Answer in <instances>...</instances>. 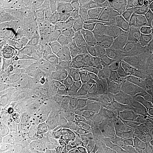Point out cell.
Returning <instances> with one entry per match:
<instances>
[{
  "instance_id": "9a60e30c",
  "label": "cell",
  "mask_w": 153,
  "mask_h": 153,
  "mask_svg": "<svg viewBox=\"0 0 153 153\" xmlns=\"http://www.w3.org/2000/svg\"><path fill=\"white\" fill-rule=\"evenodd\" d=\"M124 22L131 33H133L143 27L140 1H124Z\"/></svg>"
},
{
  "instance_id": "7a4b0ae2",
  "label": "cell",
  "mask_w": 153,
  "mask_h": 153,
  "mask_svg": "<svg viewBox=\"0 0 153 153\" xmlns=\"http://www.w3.org/2000/svg\"><path fill=\"white\" fill-rule=\"evenodd\" d=\"M111 29L112 26L102 22H98L88 27L89 48L97 58L106 55L111 50Z\"/></svg>"
},
{
  "instance_id": "8fae6325",
  "label": "cell",
  "mask_w": 153,
  "mask_h": 153,
  "mask_svg": "<svg viewBox=\"0 0 153 153\" xmlns=\"http://www.w3.org/2000/svg\"><path fill=\"white\" fill-rule=\"evenodd\" d=\"M131 33L128 29L125 22L121 21L112 26L111 51L126 58V48Z\"/></svg>"
},
{
  "instance_id": "ba28073f",
  "label": "cell",
  "mask_w": 153,
  "mask_h": 153,
  "mask_svg": "<svg viewBox=\"0 0 153 153\" xmlns=\"http://www.w3.org/2000/svg\"><path fill=\"white\" fill-rule=\"evenodd\" d=\"M99 97L100 91L88 89L73 101L67 113L79 117H87L98 108Z\"/></svg>"
},
{
  "instance_id": "44dd1931",
  "label": "cell",
  "mask_w": 153,
  "mask_h": 153,
  "mask_svg": "<svg viewBox=\"0 0 153 153\" xmlns=\"http://www.w3.org/2000/svg\"><path fill=\"white\" fill-rule=\"evenodd\" d=\"M6 150L7 153H32L30 147H15L11 146L6 143Z\"/></svg>"
},
{
  "instance_id": "2e32d148",
  "label": "cell",
  "mask_w": 153,
  "mask_h": 153,
  "mask_svg": "<svg viewBox=\"0 0 153 153\" xmlns=\"http://www.w3.org/2000/svg\"><path fill=\"white\" fill-rule=\"evenodd\" d=\"M146 54V40L143 28L131 33L127 48L126 58L137 62L141 57Z\"/></svg>"
},
{
  "instance_id": "7c38bea8",
  "label": "cell",
  "mask_w": 153,
  "mask_h": 153,
  "mask_svg": "<svg viewBox=\"0 0 153 153\" xmlns=\"http://www.w3.org/2000/svg\"><path fill=\"white\" fill-rule=\"evenodd\" d=\"M38 100L43 101L57 118L68 112L74 101L68 94L60 91H57L48 96L45 98Z\"/></svg>"
},
{
  "instance_id": "ffe728a7",
  "label": "cell",
  "mask_w": 153,
  "mask_h": 153,
  "mask_svg": "<svg viewBox=\"0 0 153 153\" xmlns=\"http://www.w3.org/2000/svg\"><path fill=\"white\" fill-rule=\"evenodd\" d=\"M43 153H94L85 149H57L50 150L48 149Z\"/></svg>"
},
{
  "instance_id": "5b68a950",
  "label": "cell",
  "mask_w": 153,
  "mask_h": 153,
  "mask_svg": "<svg viewBox=\"0 0 153 153\" xmlns=\"http://www.w3.org/2000/svg\"><path fill=\"white\" fill-rule=\"evenodd\" d=\"M86 125L87 117H79L66 113L48 128L55 133L78 141Z\"/></svg>"
},
{
  "instance_id": "4fadbf2b",
  "label": "cell",
  "mask_w": 153,
  "mask_h": 153,
  "mask_svg": "<svg viewBox=\"0 0 153 153\" xmlns=\"http://www.w3.org/2000/svg\"><path fill=\"white\" fill-rule=\"evenodd\" d=\"M111 1H85L79 8L81 19L88 24L93 25L99 22L108 7Z\"/></svg>"
},
{
  "instance_id": "cb8c5ba5",
  "label": "cell",
  "mask_w": 153,
  "mask_h": 153,
  "mask_svg": "<svg viewBox=\"0 0 153 153\" xmlns=\"http://www.w3.org/2000/svg\"><path fill=\"white\" fill-rule=\"evenodd\" d=\"M95 153H119L116 150H114V149L109 148L106 146H101L98 150Z\"/></svg>"
},
{
  "instance_id": "9c48e42d",
  "label": "cell",
  "mask_w": 153,
  "mask_h": 153,
  "mask_svg": "<svg viewBox=\"0 0 153 153\" xmlns=\"http://www.w3.org/2000/svg\"><path fill=\"white\" fill-rule=\"evenodd\" d=\"M131 132L128 120L122 111L111 115L110 125L105 139V146L111 148L116 140Z\"/></svg>"
},
{
  "instance_id": "7402d4cb",
  "label": "cell",
  "mask_w": 153,
  "mask_h": 153,
  "mask_svg": "<svg viewBox=\"0 0 153 153\" xmlns=\"http://www.w3.org/2000/svg\"><path fill=\"white\" fill-rule=\"evenodd\" d=\"M143 103L153 113V87L148 91L143 99Z\"/></svg>"
},
{
  "instance_id": "30bf717a",
  "label": "cell",
  "mask_w": 153,
  "mask_h": 153,
  "mask_svg": "<svg viewBox=\"0 0 153 153\" xmlns=\"http://www.w3.org/2000/svg\"><path fill=\"white\" fill-rule=\"evenodd\" d=\"M111 148L119 153H148L145 143L133 132L116 140Z\"/></svg>"
},
{
  "instance_id": "e0dca14e",
  "label": "cell",
  "mask_w": 153,
  "mask_h": 153,
  "mask_svg": "<svg viewBox=\"0 0 153 153\" xmlns=\"http://www.w3.org/2000/svg\"><path fill=\"white\" fill-rule=\"evenodd\" d=\"M143 19V30L147 36H153V1H140Z\"/></svg>"
},
{
  "instance_id": "ac0fdd59",
  "label": "cell",
  "mask_w": 153,
  "mask_h": 153,
  "mask_svg": "<svg viewBox=\"0 0 153 153\" xmlns=\"http://www.w3.org/2000/svg\"><path fill=\"white\" fill-rule=\"evenodd\" d=\"M137 74L153 78V54L147 53L137 61Z\"/></svg>"
},
{
  "instance_id": "6da1fadb",
  "label": "cell",
  "mask_w": 153,
  "mask_h": 153,
  "mask_svg": "<svg viewBox=\"0 0 153 153\" xmlns=\"http://www.w3.org/2000/svg\"><path fill=\"white\" fill-rule=\"evenodd\" d=\"M1 123L4 142L15 147L33 148L43 139L45 130V126L20 110L14 111Z\"/></svg>"
},
{
  "instance_id": "52a82bcc",
  "label": "cell",
  "mask_w": 153,
  "mask_h": 153,
  "mask_svg": "<svg viewBox=\"0 0 153 153\" xmlns=\"http://www.w3.org/2000/svg\"><path fill=\"white\" fill-rule=\"evenodd\" d=\"M19 110L31 116L38 123L45 127L52 125L57 119V116L43 101L33 97L20 99Z\"/></svg>"
},
{
  "instance_id": "3957f363",
  "label": "cell",
  "mask_w": 153,
  "mask_h": 153,
  "mask_svg": "<svg viewBox=\"0 0 153 153\" xmlns=\"http://www.w3.org/2000/svg\"><path fill=\"white\" fill-rule=\"evenodd\" d=\"M8 71V70H7ZM7 84L14 94L20 97V99L32 97L38 87L35 75L29 70L19 68L7 72Z\"/></svg>"
},
{
  "instance_id": "d6986e66",
  "label": "cell",
  "mask_w": 153,
  "mask_h": 153,
  "mask_svg": "<svg viewBox=\"0 0 153 153\" xmlns=\"http://www.w3.org/2000/svg\"><path fill=\"white\" fill-rule=\"evenodd\" d=\"M140 137L147 145L148 153H153V119Z\"/></svg>"
},
{
  "instance_id": "5bb4252c",
  "label": "cell",
  "mask_w": 153,
  "mask_h": 153,
  "mask_svg": "<svg viewBox=\"0 0 153 153\" xmlns=\"http://www.w3.org/2000/svg\"><path fill=\"white\" fill-rule=\"evenodd\" d=\"M43 140L46 145L47 148L50 150H57V149H85L87 150L85 147L78 141L55 133L48 127H45Z\"/></svg>"
},
{
  "instance_id": "8992f818",
  "label": "cell",
  "mask_w": 153,
  "mask_h": 153,
  "mask_svg": "<svg viewBox=\"0 0 153 153\" xmlns=\"http://www.w3.org/2000/svg\"><path fill=\"white\" fill-rule=\"evenodd\" d=\"M153 87V78L145 75L131 77L123 88L124 106L135 103L143 102L151 88Z\"/></svg>"
},
{
  "instance_id": "277c9868",
  "label": "cell",
  "mask_w": 153,
  "mask_h": 153,
  "mask_svg": "<svg viewBox=\"0 0 153 153\" xmlns=\"http://www.w3.org/2000/svg\"><path fill=\"white\" fill-rule=\"evenodd\" d=\"M121 111L127 119L131 131L139 136L153 119V113L143 102L126 105Z\"/></svg>"
},
{
  "instance_id": "603a6c76",
  "label": "cell",
  "mask_w": 153,
  "mask_h": 153,
  "mask_svg": "<svg viewBox=\"0 0 153 153\" xmlns=\"http://www.w3.org/2000/svg\"><path fill=\"white\" fill-rule=\"evenodd\" d=\"M145 40H146V54L147 53L153 54V36H147L145 35Z\"/></svg>"
}]
</instances>
